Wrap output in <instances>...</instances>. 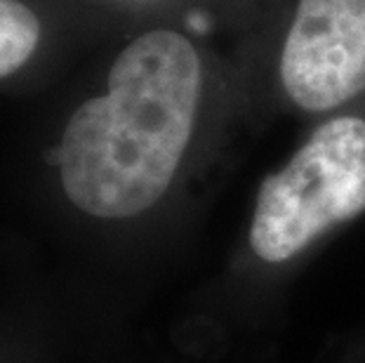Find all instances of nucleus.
<instances>
[{"mask_svg":"<svg viewBox=\"0 0 365 363\" xmlns=\"http://www.w3.org/2000/svg\"><path fill=\"white\" fill-rule=\"evenodd\" d=\"M200 59L175 31L132 41L108 73V92L88 99L61 137L59 170L83 213L123 220L165 194L191 140Z\"/></svg>","mask_w":365,"mask_h":363,"instance_id":"f257e3e1","label":"nucleus"},{"mask_svg":"<svg viewBox=\"0 0 365 363\" xmlns=\"http://www.w3.org/2000/svg\"><path fill=\"white\" fill-rule=\"evenodd\" d=\"M365 210V121L323 123L283 170L269 175L255 203L250 245L278 265L321 234Z\"/></svg>","mask_w":365,"mask_h":363,"instance_id":"f03ea898","label":"nucleus"},{"mask_svg":"<svg viewBox=\"0 0 365 363\" xmlns=\"http://www.w3.org/2000/svg\"><path fill=\"white\" fill-rule=\"evenodd\" d=\"M281 81L307 111H330L365 90V0H299Z\"/></svg>","mask_w":365,"mask_h":363,"instance_id":"7ed1b4c3","label":"nucleus"},{"mask_svg":"<svg viewBox=\"0 0 365 363\" xmlns=\"http://www.w3.org/2000/svg\"><path fill=\"white\" fill-rule=\"evenodd\" d=\"M41 38V21L19 0H0V78L24 64Z\"/></svg>","mask_w":365,"mask_h":363,"instance_id":"20e7f679","label":"nucleus"}]
</instances>
